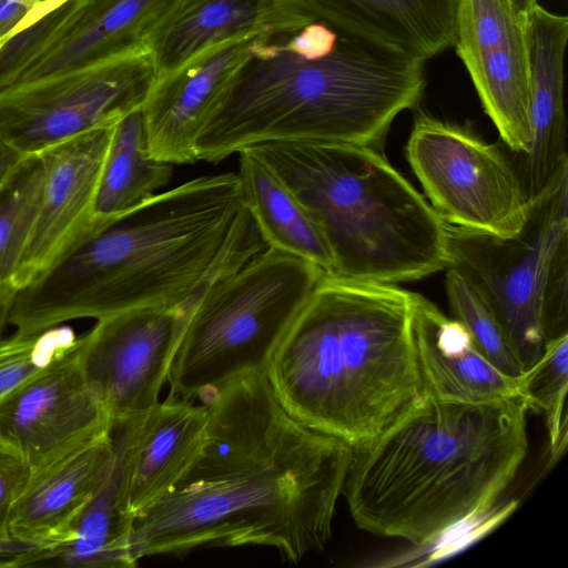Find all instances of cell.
<instances>
[{
  "label": "cell",
  "instance_id": "1",
  "mask_svg": "<svg viewBox=\"0 0 568 568\" xmlns=\"http://www.w3.org/2000/svg\"><path fill=\"white\" fill-rule=\"evenodd\" d=\"M202 404V445L179 481L133 520V560L266 546L297 564L332 537L353 446L292 417L264 372L231 379Z\"/></svg>",
  "mask_w": 568,
  "mask_h": 568
},
{
  "label": "cell",
  "instance_id": "2",
  "mask_svg": "<svg viewBox=\"0 0 568 568\" xmlns=\"http://www.w3.org/2000/svg\"><path fill=\"white\" fill-rule=\"evenodd\" d=\"M268 248L237 173L158 193L97 227L14 294L9 325L36 334L149 307H176Z\"/></svg>",
  "mask_w": 568,
  "mask_h": 568
},
{
  "label": "cell",
  "instance_id": "3",
  "mask_svg": "<svg viewBox=\"0 0 568 568\" xmlns=\"http://www.w3.org/2000/svg\"><path fill=\"white\" fill-rule=\"evenodd\" d=\"M528 410L523 397L462 403L428 395L353 446L342 495L354 523L426 546L486 514L527 456Z\"/></svg>",
  "mask_w": 568,
  "mask_h": 568
},
{
  "label": "cell",
  "instance_id": "4",
  "mask_svg": "<svg viewBox=\"0 0 568 568\" xmlns=\"http://www.w3.org/2000/svg\"><path fill=\"white\" fill-rule=\"evenodd\" d=\"M414 293L325 274L265 367L295 419L351 446L417 407L428 392L413 334Z\"/></svg>",
  "mask_w": 568,
  "mask_h": 568
},
{
  "label": "cell",
  "instance_id": "5",
  "mask_svg": "<svg viewBox=\"0 0 568 568\" xmlns=\"http://www.w3.org/2000/svg\"><path fill=\"white\" fill-rule=\"evenodd\" d=\"M257 45L223 108L196 141L199 161L217 163L267 142H342L376 148L395 118L415 108L426 61L343 27L334 48L306 59L283 37Z\"/></svg>",
  "mask_w": 568,
  "mask_h": 568
},
{
  "label": "cell",
  "instance_id": "6",
  "mask_svg": "<svg viewBox=\"0 0 568 568\" xmlns=\"http://www.w3.org/2000/svg\"><path fill=\"white\" fill-rule=\"evenodd\" d=\"M248 150L311 213L331 250L333 276L398 285L447 268L445 222L376 148L294 141Z\"/></svg>",
  "mask_w": 568,
  "mask_h": 568
},
{
  "label": "cell",
  "instance_id": "7",
  "mask_svg": "<svg viewBox=\"0 0 568 568\" xmlns=\"http://www.w3.org/2000/svg\"><path fill=\"white\" fill-rule=\"evenodd\" d=\"M325 274L268 247L216 277L191 307L170 366L169 396L203 403L231 379L264 372Z\"/></svg>",
  "mask_w": 568,
  "mask_h": 568
},
{
  "label": "cell",
  "instance_id": "8",
  "mask_svg": "<svg viewBox=\"0 0 568 568\" xmlns=\"http://www.w3.org/2000/svg\"><path fill=\"white\" fill-rule=\"evenodd\" d=\"M446 227L448 266L479 291L523 374L568 334V164L530 200L515 236Z\"/></svg>",
  "mask_w": 568,
  "mask_h": 568
},
{
  "label": "cell",
  "instance_id": "9",
  "mask_svg": "<svg viewBox=\"0 0 568 568\" xmlns=\"http://www.w3.org/2000/svg\"><path fill=\"white\" fill-rule=\"evenodd\" d=\"M406 156L445 224L501 239L526 224L530 199L520 174L498 146L471 129L420 112Z\"/></svg>",
  "mask_w": 568,
  "mask_h": 568
},
{
  "label": "cell",
  "instance_id": "10",
  "mask_svg": "<svg viewBox=\"0 0 568 568\" xmlns=\"http://www.w3.org/2000/svg\"><path fill=\"white\" fill-rule=\"evenodd\" d=\"M156 79L145 48L0 90V131L24 156L112 126L142 106Z\"/></svg>",
  "mask_w": 568,
  "mask_h": 568
},
{
  "label": "cell",
  "instance_id": "11",
  "mask_svg": "<svg viewBox=\"0 0 568 568\" xmlns=\"http://www.w3.org/2000/svg\"><path fill=\"white\" fill-rule=\"evenodd\" d=\"M196 298L176 307L118 313L98 320L80 335L85 375L111 423L141 415L159 403Z\"/></svg>",
  "mask_w": 568,
  "mask_h": 568
},
{
  "label": "cell",
  "instance_id": "12",
  "mask_svg": "<svg viewBox=\"0 0 568 568\" xmlns=\"http://www.w3.org/2000/svg\"><path fill=\"white\" fill-rule=\"evenodd\" d=\"M111 420L82 363L80 335L0 402V445L32 470L109 434Z\"/></svg>",
  "mask_w": 568,
  "mask_h": 568
},
{
  "label": "cell",
  "instance_id": "13",
  "mask_svg": "<svg viewBox=\"0 0 568 568\" xmlns=\"http://www.w3.org/2000/svg\"><path fill=\"white\" fill-rule=\"evenodd\" d=\"M509 0H456L453 47L504 143L527 154V32Z\"/></svg>",
  "mask_w": 568,
  "mask_h": 568
},
{
  "label": "cell",
  "instance_id": "14",
  "mask_svg": "<svg viewBox=\"0 0 568 568\" xmlns=\"http://www.w3.org/2000/svg\"><path fill=\"white\" fill-rule=\"evenodd\" d=\"M267 36L252 33L213 44L155 79L141 106L153 159L170 164L199 161L201 132L226 103Z\"/></svg>",
  "mask_w": 568,
  "mask_h": 568
},
{
  "label": "cell",
  "instance_id": "15",
  "mask_svg": "<svg viewBox=\"0 0 568 568\" xmlns=\"http://www.w3.org/2000/svg\"><path fill=\"white\" fill-rule=\"evenodd\" d=\"M112 126L40 153L44 179L36 221L14 277L16 293L59 262L92 231V209Z\"/></svg>",
  "mask_w": 568,
  "mask_h": 568
},
{
  "label": "cell",
  "instance_id": "16",
  "mask_svg": "<svg viewBox=\"0 0 568 568\" xmlns=\"http://www.w3.org/2000/svg\"><path fill=\"white\" fill-rule=\"evenodd\" d=\"M111 428V427H110ZM112 454V437L87 444L32 470L8 524L10 538L47 561L74 538L75 524L98 488Z\"/></svg>",
  "mask_w": 568,
  "mask_h": 568
},
{
  "label": "cell",
  "instance_id": "17",
  "mask_svg": "<svg viewBox=\"0 0 568 568\" xmlns=\"http://www.w3.org/2000/svg\"><path fill=\"white\" fill-rule=\"evenodd\" d=\"M312 18L285 0H174L145 49L156 79L213 44L245 34H293Z\"/></svg>",
  "mask_w": 568,
  "mask_h": 568
},
{
  "label": "cell",
  "instance_id": "18",
  "mask_svg": "<svg viewBox=\"0 0 568 568\" xmlns=\"http://www.w3.org/2000/svg\"><path fill=\"white\" fill-rule=\"evenodd\" d=\"M526 32L531 142L520 176L531 200L568 164L564 110L568 18L537 4Z\"/></svg>",
  "mask_w": 568,
  "mask_h": 568
},
{
  "label": "cell",
  "instance_id": "19",
  "mask_svg": "<svg viewBox=\"0 0 568 568\" xmlns=\"http://www.w3.org/2000/svg\"><path fill=\"white\" fill-rule=\"evenodd\" d=\"M413 334L428 395L462 403L521 397L520 375L499 371L459 322L418 293L413 296Z\"/></svg>",
  "mask_w": 568,
  "mask_h": 568
},
{
  "label": "cell",
  "instance_id": "20",
  "mask_svg": "<svg viewBox=\"0 0 568 568\" xmlns=\"http://www.w3.org/2000/svg\"><path fill=\"white\" fill-rule=\"evenodd\" d=\"M173 2L88 0L60 37L11 85L33 82L145 48L149 34Z\"/></svg>",
  "mask_w": 568,
  "mask_h": 568
},
{
  "label": "cell",
  "instance_id": "21",
  "mask_svg": "<svg viewBox=\"0 0 568 568\" xmlns=\"http://www.w3.org/2000/svg\"><path fill=\"white\" fill-rule=\"evenodd\" d=\"M141 415L111 423L112 454L106 470L75 524L74 538L48 560L81 568L138 565L130 551L134 516L129 508L128 477L131 444Z\"/></svg>",
  "mask_w": 568,
  "mask_h": 568
},
{
  "label": "cell",
  "instance_id": "22",
  "mask_svg": "<svg viewBox=\"0 0 568 568\" xmlns=\"http://www.w3.org/2000/svg\"><path fill=\"white\" fill-rule=\"evenodd\" d=\"M205 404L169 396L141 415L129 459V508L135 517L168 493L195 458L206 429Z\"/></svg>",
  "mask_w": 568,
  "mask_h": 568
},
{
  "label": "cell",
  "instance_id": "23",
  "mask_svg": "<svg viewBox=\"0 0 568 568\" xmlns=\"http://www.w3.org/2000/svg\"><path fill=\"white\" fill-rule=\"evenodd\" d=\"M312 20L351 27L424 61L453 47L456 0H285Z\"/></svg>",
  "mask_w": 568,
  "mask_h": 568
},
{
  "label": "cell",
  "instance_id": "24",
  "mask_svg": "<svg viewBox=\"0 0 568 568\" xmlns=\"http://www.w3.org/2000/svg\"><path fill=\"white\" fill-rule=\"evenodd\" d=\"M237 154L244 203L268 246L311 262L333 275L331 250L307 209L248 149Z\"/></svg>",
  "mask_w": 568,
  "mask_h": 568
},
{
  "label": "cell",
  "instance_id": "25",
  "mask_svg": "<svg viewBox=\"0 0 568 568\" xmlns=\"http://www.w3.org/2000/svg\"><path fill=\"white\" fill-rule=\"evenodd\" d=\"M172 175L173 164L158 161L149 152L142 108L124 115L112 128L97 185L91 233L152 199Z\"/></svg>",
  "mask_w": 568,
  "mask_h": 568
},
{
  "label": "cell",
  "instance_id": "26",
  "mask_svg": "<svg viewBox=\"0 0 568 568\" xmlns=\"http://www.w3.org/2000/svg\"><path fill=\"white\" fill-rule=\"evenodd\" d=\"M43 179L40 154L28 155L0 193V297L16 294L14 277L32 233Z\"/></svg>",
  "mask_w": 568,
  "mask_h": 568
},
{
  "label": "cell",
  "instance_id": "27",
  "mask_svg": "<svg viewBox=\"0 0 568 568\" xmlns=\"http://www.w3.org/2000/svg\"><path fill=\"white\" fill-rule=\"evenodd\" d=\"M568 334L549 339L537 363L520 375V394L529 409L542 413L551 462L567 444Z\"/></svg>",
  "mask_w": 568,
  "mask_h": 568
},
{
  "label": "cell",
  "instance_id": "28",
  "mask_svg": "<svg viewBox=\"0 0 568 568\" xmlns=\"http://www.w3.org/2000/svg\"><path fill=\"white\" fill-rule=\"evenodd\" d=\"M88 0H40L20 22L19 30L0 45V90L19 74L69 27Z\"/></svg>",
  "mask_w": 568,
  "mask_h": 568
},
{
  "label": "cell",
  "instance_id": "29",
  "mask_svg": "<svg viewBox=\"0 0 568 568\" xmlns=\"http://www.w3.org/2000/svg\"><path fill=\"white\" fill-rule=\"evenodd\" d=\"M445 271V291L453 318L499 371L509 376L521 375L501 327L479 291L457 270L448 266Z\"/></svg>",
  "mask_w": 568,
  "mask_h": 568
},
{
  "label": "cell",
  "instance_id": "30",
  "mask_svg": "<svg viewBox=\"0 0 568 568\" xmlns=\"http://www.w3.org/2000/svg\"><path fill=\"white\" fill-rule=\"evenodd\" d=\"M78 335L68 325L36 334L16 332L0 338V402L67 352Z\"/></svg>",
  "mask_w": 568,
  "mask_h": 568
},
{
  "label": "cell",
  "instance_id": "31",
  "mask_svg": "<svg viewBox=\"0 0 568 568\" xmlns=\"http://www.w3.org/2000/svg\"><path fill=\"white\" fill-rule=\"evenodd\" d=\"M31 475V468L12 449L0 445V539L13 541L8 532L11 511Z\"/></svg>",
  "mask_w": 568,
  "mask_h": 568
},
{
  "label": "cell",
  "instance_id": "32",
  "mask_svg": "<svg viewBox=\"0 0 568 568\" xmlns=\"http://www.w3.org/2000/svg\"><path fill=\"white\" fill-rule=\"evenodd\" d=\"M40 0H0V45Z\"/></svg>",
  "mask_w": 568,
  "mask_h": 568
},
{
  "label": "cell",
  "instance_id": "33",
  "mask_svg": "<svg viewBox=\"0 0 568 568\" xmlns=\"http://www.w3.org/2000/svg\"><path fill=\"white\" fill-rule=\"evenodd\" d=\"M24 158L0 131V193Z\"/></svg>",
  "mask_w": 568,
  "mask_h": 568
},
{
  "label": "cell",
  "instance_id": "34",
  "mask_svg": "<svg viewBox=\"0 0 568 568\" xmlns=\"http://www.w3.org/2000/svg\"><path fill=\"white\" fill-rule=\"evenodd\" d=\"M36 551L14 541L0 539V567H18L30 564Z\"/></svg>",
  "mask_w": 568,
  "mask_h": 568
},
{
  "label": "cell",
  "instance_id": "35",
  "mask_svg": "<svg viewBox=\"0 0 568 568\" xmlns=\"http://www.w3.org/2000/svg\"><path fill=\"white\" fill-rule=\"evenodd\" d=\"M515 13L517 14L520 22L527 29L530 16L538 4L537 0H509Z\"/></svg>",
  "mask_w": 568,
  "mask_h": 568
}]
</instances>
